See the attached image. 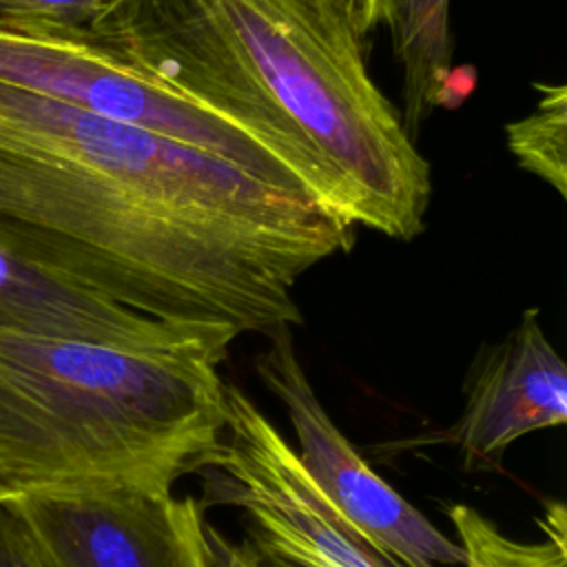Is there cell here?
I'll return each instance as SVG.
<instances>
[{
  "instance_id": "cell-1",
  "label": "cell",
  "mask_w": 567,
  "mask_h": 567,
  "mask_svg": "<svg viewBox=\"0 0 567 567\" xmlns=\"http://www.w3.org/2000/svg\"><path fill=\"white\" fill-rule=\"evenodd\" d=\"M354 226L171 137L0 82V248L173 326L270 334Z\"/></svg>"
},
{
  "instance_id": "cell-2",
  "label": "cell",
  "mask_w": 567,
  "mask_h": 567,
  "mask_svg": "<svg viewBox=\"0 0 567 567\" xmlns=\"http://www.w3.org/2000/svg\"><path fill=\"white\" fill-rule=\"evenodd\" d=\"M89 29L166 89L270 140L350 226L410 241L430 164L339 0H117Z\"/></svg>"
},
{
  "instance_id": "cell-3",
  "label": "cell",
  "mask_w": 567,
  "mask_h": 567,
  "mask_svg": "<svg viewBox=\"0 0 567 567\" xmlns=\"http://www.w3.org/2000/svg\"><path fill=\"white\" fill-rule=\"evenodd\" d=\"M221 361L0 330V498L199 472L224 430Z\"/></svg>"
},
{
  "instance_id": "cell-4",
  "label": "cell",
  "mask_w": 567,
  "mask_h": 567,
  "mask_svg": "<svg viewBox=\"0 0 567 567\" xmlns=\"http://www.w3.org/2000/svg\"><path fill=\"white\" fill-rule=\"evenodd\" d=\"M0 82L202 148L339 217L319 179L292 155L137 71L89 27L0 16Z\"/></svg>"
},
{
  "instance_id": "cell-5",
  "label": "cell",
  "mask_w": 567,
  "mask_h": 567,
  "mask_svg": "<svg viewBox=\"0 0 567 567\" xmlns=\"http://www.w3.org/2000/svg\"><path fill=\"white\" fill-rule=\"evenodd\" d=\"M226 419L208 452L204 505L239 507L252 549L288 567H388L306 474L292 443L237 385L226 383Z\"/></svg>"
},
{
  "instance_id": "cell-6",
  "label": "cell",
  "mask_w": 567,
  "mask_h": 567,
  "mask_svg": "<svg viewBox=\"0 0 567 567\" xmlns=\"http://www.w3.org/2000/svg\"><path fill=\"white\" fill-rule=\"evenodd\" d=\"M255 370L284 405L306 474L388 567H456L463 560L447 538L408 498L390 487L328 416L303 365L290 328L268 334Z\"/></svg>"
},
{
  "instance_id": "cell-7",
  "label": "cell",
  "mask_w": 567,
  "mask_h": 567,
  "mask_svg": "<svg viewBox=\"0 0 567 567\" xmlns=\"http://www.w3.org/2000/svg\"><path fill=\"white\" fill-rule=\"evenodd\" d=\"M11 501L47 567H208L202 503L173 487L91 483Z\"/></svg>"
},
{
  "instance_id": "cell-8",
  "label": "cell",
  "mask_w": 567,
  "mask_h": 567,
  "mask_svg": "<svg viewBox=\"0 0 567 567\" xmlns=\"http://www.w3.org/2000/svg\"><path fill=\"white\" fill-rule=\"evenodd\" d=\"M465 390L463 412L445 439L478 465L498 463L520 436L567 421V368L536 308H527L516 328L476 357Z\"/></svg>"
},
{
  "instance_id": "cell-9",
  "label": "cell",
  "mask_w": 567,
  "mask_h": 567,
  "mask_svg": "<svg viewBox=\"0 0 567 567\" xmlns=\"http://www.w3.org/2000/svg\"><path fill=\"white\" fill-rule=\"evenodd\" d=\"M0 330L126 350H197L226 361L237 339L224 330L164 323L97 290L0 248Z\"/></svg>"
},
{
  "instance_id": "cell-10",
  "label": "cell",
  "mask_w": 567,
  "mask_h": 567,
  "mask_svg": "<svg viewBox=\"0 0 567 567\" xmlns=\"http://www.w3.org/2000/svg\"><path fill=\"white\" fill-rule=\"evenodd\" d=\"M390 29L401 66L403 111L399 115L414 142L452 84L450 0H396Z\"/></svg>"
},
{
  "instance_id": "cell-11",
  "label": "cell",
  "mask_w": 567,
  "mask_h": 567,
  "mask_svg": "<svg viewBox=\"0 0 567 567\" xmlns=\"http://www.w3.org/2000/svg\"><path fill=\"white\" fill-rule=\"evenodd\" d=\"M447 516L458 536L463 567H567L565 507L560 503L547 505L543 543L512 540L467 505L447 507Z\"/></svg>"
},
{
  "instance_id": "cell-12",
  "label": "cell",
  "mask_w": 567,
  "mask_h": 567,
  "mask_svg": "<svg viewBox=\"0 0 567 567\" xmlns=\"http://www.w3.org/2000/svg\"><path fill=\"white\" fill-rule=\"evenodd\" d=\"M540 91L536 109L505 126L507 148L518 166L567 197V86L534 84Z\"/></svg>"
},
{
  "instance_id": "cell-13",
  "label": "cell",
  "mask_w": 567,
  "mask_h": 567,
  "mask_svg": "<svg viewBox=\"0 0 567 567\" xmlns=\"http://www.w3.org/2000/svg\"><path fill=\"white\" fill-rule=\"evenodd\" d=\"M115 2L117 0H0V16L89 27Z\"/></svg>"
},
{
  "instance_id": "cell-14",
  "label": "cell",
  "mask_w": 567,
  "mask_h": 567,
  "mask_svg": "<svg viewBox=\"0 0 567 567\" xmlns=\"http://www.w3.org/2000/svg\"><path fill=\"white\" fill-rule=\"evenodd\" d=\"M0 567H47L11 498H0Z\"/></svg>"
},
{
  "instance_id": "cell-15",
  "label": "cell",
  "mask_w": 567,
  "mask_h": 567,
  "mask_svg": "<svg viewBox=\"0 0 567 567\" xmlns=\"http://www.w3.org/2000/svg\"><path fill=\"white\" fill-rule=\"evenodd\" d=\"M208 567H264L259 554L250 545L228 540L219 529L206 525Z\"/></svg>"
},
{
  "instance_id": "cell-16",
  "label": "cell",
  "mask_w": 567,
  "mask_h": 567,
  "mask_svg": "<svg viewBox=\"0 0 567 567\" xmlns=\"http://www.w3.org/2000/svg\"><path fill=\"white\" fill-rule=\"evenodd\" d=\"M346 9L354 31L365 40L381 27H390L396 0H339Z\"/></svg>"
},
{
  "instance_id": "cell-17",
  "label": "cell",
  "mask_w": 567,
  "mask_h": 567,
  "mask_svg": "<svg viewBox=\"0 0 567 567\" xmlns=\"http://www.w3.org/2000/svg\"><path fill=\"white\" fill-rule=\"evenodd\" d=\"M261 563H264V567H288V565H281V563H275V560H264V558H261Z\"/></svg>"
}]
</instances>
